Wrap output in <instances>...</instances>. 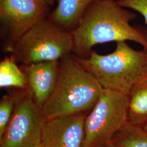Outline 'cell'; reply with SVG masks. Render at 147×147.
Masks as SVG:
<instances>
[{
    "instance_id": "obj_1",
    "label": "cell",
    "mask_w": 147,
    "mask_h": 147,
    "mask_svg": "<svg viewBox=\"0 0 147 147\" xmlns=\"http://www.w3.org/2000/svg\"><path fill=\"white\" fill-rule=\"evenodd\" d=\"M136 14L113 0L92 4L71 31L75 56L85 58L97 44L131 41L147 50V27L131 25Z\"/></svg>"
},
{
    "instance_id": "obj_2",
    "label": "cell",
    "mask_w": 147,
    "mask_h": 147,
    "mask_svg": "<svg viewBox=\"0 0 147 147\" xmlns=\"http://www.w3.org/2000/svg\"><path fill=\"white\" fill-rule=\"evenodd\" d=\"M104 88L94 77L69 55L61 59L58 79L41 108L44 120L90 111Z\"/></svg>"
},
{
    "instance_id": "obj_3",
    "label": "cell",
    "mask_w": 147,
    "mask_h": 147,
    "mask_svg": "<svg viewBox=\"0 0 147 147\" xmlns=\"http://www.w3.org/2000/svg\"><path fill=\"white\" fill-rule=\"evenodd\" d=\"M73 56L104 89L129 95L136 85L147 78V49H134L126 42H116L115 51L106 55L92 50L85 58Z\"/></svg>"
},
{
    "instance_id": "obj_4",
    "label": "cell",
    "mask_w": 147,
    "mask_h": 147,
    "mask_svg": "<svg viewBox=\"0 0 147 147\" xmlns=\"http://www.w3.org/2000/svg\"><path fill=\"white\" fill-rule=\"evenodd\" d=\"M11 57L24 64L56 61L73 52L71 31L50 19L32 27L9 47Z\"/></svg>"
},
{
    "instance_id": "obj_5",
    "label": "cell",
    "mask_w": 147,
    "mask_h": 147,
    "mask_svg": "<svg viewBox=\"0 0 147 147\" xmlns=\"http://www.w3.org/2000/svg\"><path fill=\"white\" fill-rule=\"evenodd\" d=\"M129 96L104 89L99 99L86 117L82 147H99L112 142L128 123Z\"/></svg>"
},
{
    "instance_id": "obj_6",
    "label": "cell",
    "mask_w": 147,
    "mask_h": 147,
    "mask_svg": "<svg viewBox=\"0 0 147 147\" xmlns=\"http://www.w3.org/2000/svg\"><path fill=\"white\" fill-rule=\"evenodd\" d=\"M44 121L41 109L30 92L18 96L1 147H39Z\"/></svg>"
},
{
    "instance_id": "obj_7",
    "label": "cell",
    "mask_w": 147,
    "mask_h": 147,
    "mask_svg": "<svg viewBox=\"0 0 147 147\" xmlns=\"http://www.w3.org/2000/svg\"><path fill=\"white\" fill-rule=\"evenodd\" d=\"M49 5L45 0H0V20L11 45L46 19Z\"/></svg>"
},
{
    "instance_id": "obj_8",
    "label": "cell",
    "mask_w": 147,
    "mask_h": 147,
    "mask_svg": "<svg viewBox=\"0 0 147 147\" xmlns=\"http://www.w3.org/2000/svg\"><path fill=\"white\" fill-rule=\"evenodd\" d=\"M87 112L44 120L40 144L44 147H82Z\"/></svg>"
},
{
    "instance_id": "obj_9",
    "label": "cell",
    "mask_w": 147,
    "mask_h": 147,
    "mask_svg": "<svg viewBox=\"0 0 147 147\" xmlns=\"http://www.w3.org/2000/svg\"><path fill=\"white\" fill-rule=\"evenodd\" d=\"M29 92L41 109L55 88L58 79L59 62L47 61L24 64Z\"/></svg>"
},
{
    "instance_id": "obj_10",
    "label": "cell",
    "mask_w": 147,
    "mask_h": 147,
    "mask_svg": "<svg viewBox=\"0 0 147 147\" xmlns=\"http://www.w3.org/2000/svg\"><path fill=\"white\" fill-rule=\"evenodd\" d=\"M99 0H58L50 19L65 30L75 28L90 5Z\"/></svg>"
},
{
    "instance_id": "obj_11",
    "label": "cell",
    "mask_w": 147,
    "mask_h": 147,
    "mask_svg": "<svg viewBox=\"0 0 147 147\" xmlns=\"http://www.w3.org/2000/svg\"><path fill=\"white\" fill-rule=\"evenodd\" d=\"M128 96V122L143 126L147 122V78L136 85Z\"/></svg>"
},
{
    "instance_id": "obj_12",
    "label": "cell",
    "mask_w": 147,
    "mask_h": 147,
    "mask_svg": "<svg viewBox=\"0 0 147 147\" xmlns=\"http://www.w3.org/2000/svg\"><path fill=\"white\" fill-rule=\"evenodd\" d=\"M0 87L27 88L25 74L11 57H5L0 63Z\"/></svg>"
},
{
    "instance_id": "obj_13",
    "label": "cell",
    "mask_w": 147,
    "mask_h": 147,
    "mask_svg": "<svg viewBox=\"0 0 147 147\" xmlns=\"http://www.w3.org/2000/svg\"><path fill=\"white\" fill-rule=\"evenodd\" d=\"M119 147H147V131L142 126L126 124L113 139Z\"/></svg>"
},
{
    "instance_id": "obj_14",
    "label": "cell",
    "mask_w": 147,
    "mask_h": 147,
    "mask_svg": "<svg viewBox=\"0 0 147 147\" xmlns=\"http://www.w3.org/2000/svg\"><path fill=\"white\" fill-rule=\"evenodd\" d=\"M18 96L5 94L0 102V139L2 138L8 126L15 109Z\"/></svg>"
},
{
    "instance_id": "obj_15",
    "label": "cell",
    "mask_w": 147,
    "mask_h": 147,
    "mask_svg": "<svg viewBox=\"0 0 147 147\" xmlns=\"http://www.w3.org/2000/svg\"><path fill=\"white\" fill-rule=\"evenodd\" d=\"M116 2L122 7L140 13L147 25V0H119Z\"/></svg>"
},
{
    "instance_id": "obj_16",
    "label": "cell",
    "mask_w": 147,
    "mask_h": 147,
    "mask_svg": "<svg viewBox=\"0 0 147 147\" xmlns=\"http://www.w3.org/2000/svg\"><path fill=\"white\" fill-rule=\"evenodd\" d=\"M99 147H119L118 146H117L115 144H114L113 143L111 142L110 143H108V144H106L105 145H103V146H101Z\"/></svg>"
},
{
    "instance_id": "obj_17",
    "label": "cell",
    "mask_w": 147,
    "mask_h": 147,
    "mask_svg": "<svg viewBox=\"0 0 147 147\" xmlns=\"http://www.w3.org/2000/svg\"><path fill=\"white\" fill-rule=\"evenodd\" d=\"M49 5H52L56 0H45Z\"/></svg>"
},
{
    "instance_id": "obj_18",
    "label": "cell",
    "mask_w": 147,
    "mask_h": 147,
    "mask_svg": "<svg viewBox=\"0 0 147 147\" xmlns=\"http://www.w3.org/2000/svg\"><path fill=\"white\" fill-rule=\"evenodd\" d=\"M142 127H143V129H144L145 130H146L147 131V122L143 126H142Z\"/></svg>"
},
{
    "instance_id": "obj_19",
    "label": "cell",
    "mask_w": 147,
    "mask_h": 147,
    "mask_svg": "<svg viewBox=\"0 0 147 147\" xmlns=\"http://www.w3.org/2000/svg\"><path fill=\"white\" fill-rule=\"evenodd\" d=\"M39 147H42V146H41V145H40H40H39Z\"/></svg>"
},
{
    "instance_id": "obj_20",
    "label": "cell",
    "mask_w": 147,
    "mask_h": 147,
    "mask_svg": "<svg viewBox=\"0 0 147 147\" xmlns=\"http://www.w3.org/2000/svg\"><path fill=\"white\" fill-rule=\"evenodd\" d=\"M113 1H119V0H113Z\"/></svg>"
}]
</instances>
